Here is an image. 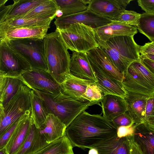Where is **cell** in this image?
<instances>
[{"label":"cell","instance_id":"obj_14","mask_svg":"<svg viewBox=\"0 0 154 154\" xmlns=\"http://www.w3.org/2000/svg\"><path fill=\"white\" fill-rule=\"evenodd\" d=\"M86 54L89 61L96 65L111 78L122 82L124 74L118 69L99 46L87 51Z\"/></svg>","mask_w":154,"mask_h":154},{"label":"cell","instance_id":"obj_9","mask_svg":"<svg viewBox=\"0 0 154 154\" xmlns=\"http://www.w3.org/2000/svg\"><path fill=\"white\" fill-rule=\"evenodd\" d=\"M23 83L32 90L53 94L62 92L60 84L47 71L31 69L20 75Z\"/></svg>","mask_w":154,"mask_h":154},{"label":"cell","instance_id":"obj_19","mask_svg":"<svg viewBox=\"0 0 154 154\" xmlns=\"http://www.w3.org/2000/svg\"><path fill=\"white\" fill-rule=\"evenodd\" d=\"M127 91L123 98L126 105L127 113L135 124L144 122L145 107L149 96Z\"/></svg>","mask_w":154,"mask_h":154},{"label":"cell","instance_id":"obj_45","mask_svg":"<svg viewBox=\"0 0 154 154\" xmlns=\"http://www.w3.org/2000/svg\"><path fill=\"white\" fill-rule=\"evenodd\" d=\"M12 5H3L0 7V25L5 19V17L10 9Z\"/></svg>","mask_w":154,"mask_h":154},{"label":"cell","instance_id":"obj_15","mask_svg":"<svg viewBox=\"0 0 154 154\" xmlns=\"http://www.w3.org/2000/svg\"><path fill=\"white\" fill-rule=\"evenodd\" d=\"M122 83L123 88L127 91L148 96L154 95V86L147 82L130 65L124 74Z\"/></svg>","mask_w":154,"mask_h":154},{"label":"cell","instance_id":"obj_13","mask_svg":"<svg viewBox=\"0 0 154 154\" xmlns=\"http://www.w3.org/2000/svg\"><path fill=\"white\" fill-rule=\"evenodd\" d=\"M88 61L96 79L95 83L103 96L111 94L123 98L127 91L122 82L111 78L94 63Z\"/></svg>","mask_w":154,"mask_h":154},{"label":"cell","instance_id":"obj_4","mask_svg":"<svg viewBox=\"0 0 154 154\" xmlns=\"http://www.w3.org/2000/svg\"><path fill=\"white\" fill-rule=\"evenodd\" d=\"M33 91L42 99L49 113L57 116L66 127L89 106L97 105L94 102L79 101L62 92L53 94L36 90Z\"/></svg>","mask_w":154,"mask_h":154},{"label":"cell","instance_id":"obj_27","mask_svg":"<svg viewBox=\"0 0 154 154\" xmlns=\"http://www.w3.org/2000/svg\"><path fill=\"white\" fill-rule=\"evenodd\" d=\"M58 9V7L55 0H46L19 17L24 18H54L56 16Z\"/></svg>","mask_w":154,"mask_h":154},{"label":"cell","instance_id":"obj_50","mask_svg":"<svg viewBox=\"0 0 154 154\" xmlns=\"http://www.w3.org/2000/svg\"><path fill=\"white\" fill-rule=\"evenodd\" d=\"M3 110L0 108V118L2 114Z\"/></svg>","mask_w":154,"mask_h":154},{"label":"cell","instance_id":"obj_21","mask_svg":"<svg viewBox=\"0 0 154 154\" xmlns=\"http://www.w3.org/2000/svg\"><path fill=\"white\" fill-rule=\"evenodd\" d=\"M66 128L57 116L49 113L44 122L38 128L39 133L49 144L64 136Z\"/></svg>","mask_w":154,"mask_h":154},{"label":"cell","instance_id":"obj_8","mask_svg":"<svg viewBox=\"0 0 154 154\" xmlns=\"http://www.w3.org/2000/svg\"><path fill=\"white\" fill-rule=\"evenodd\" d=\"M27 60L5 41L0 40V75L18 77L23 72L31 69Z\"/></svg>","mask_w":154,"mask_h":154},{"label":"cell","instance_id":"obj_20","mask_svg":"<svg viewBox=\"0 0 154 154\" xmlns=\"http://www.w3.org/2000/svg\"><path fill=\"white\" fill-rule=\"evenodd\" d=\"M93 82H95L80 79L69 74L60 85L63 94L79 101L92 102L87 100L84 95L88 85Z\"/></svg>","mask_w":154,"mask_h":154},{"label":"cell","instance_id":"obj_41","mask_svg":"<svg viewBox=\"0 0 154 154\" xmlns=\"http://www.w3.org/2000/svg\"><path fill=\"white\" fill-rule=\"evenodd\" d=\"M137 2L145 13L154 14V0H138Z\"/></svg>","mask_w":154,"mask_h":154},{"label":"cell","instance_id":"obj_47","mask_svg":"<svg viewBox=\"0 0 154 154\" xmlns=\"http://www.w3.org/2000/svg\"><path fill=\"white\" fill-rule=\"evenodd\" d=\"M88 154H98L97 150L94 148L90 149L88 152Z\"/></svg>","mask_w":154,"mask_h":154},{"label":"cell","instance_id":"obj_34","mask_svg":"<svg viewBox=\"0 0 154 154\" xmlns=\"http://www.w3.org/2000/svg\"><path fill=\"white\" fill-rule=\"evenodd\" d=\"M140 14L133 11L124 10L115 20L136 27L138 24Z\"/></svg>","mask_w":154,"mask_h":154},{"label":"cell","instance_id":"obj_43","mask_svg":"<svg viewBox=\"0 0 154 154\" xmlns=\"http://www.w3.org/2000/svg\"><path fill=\"white\" fill-rule=\"evenodd\" d=\"M140 62L148 69L154 74V61L146 58H140Z\"/></svg>","mask_w":154,"mask_h":154},{"label":"cell","instance_id":"obj_44","mask_svg":"<svg viewBox=\"0 0 154 154\" xmlns=\"http://www.w3.org/2000/svg\"><path fill=\"white\" fill-rule=\"evenodd\" d=\"M7 77L0 75V108L2 110L4 106L2 101L1 97L3 92L7 80Z\"/></svg>","mask_w":154,"mask_h":154},{"label":"cell","instance_id":"obj_2","mask_svg":"<svg viewBox=\"0 0 154 154\" xmlns=\"http://www.w3.org/2000/svg\"><path fill=\"white\" fill-rule=\"evenodd\" d=\"M44 41L48 71L60 84L70 74L71 57L68 49L57 29L47 34Z\"/></svg>","mask_w":154,"mask_h":154},{"label":"cell","instance_id":"obj_3","mask_svg":"<svg viewBox=\"0 0 154 154\" xmlns=\"http://www.w3.org/2000/svg\"><path fill=\"white\" fill-rule=\"evenodd\" d=\"M97 42L123 74L132 63L140 60V45L135 42L133 36H116L105 42Z\"/></svg>","mask_w":154,"mask_h":154},{"label":"cell","instance_id":"obj_36","mask_svg":"<svg viewBox=\"0 0 154 154\" xmlns=\"http://www.w3.org/2000/svg\"><path fill=\"white\" fill-rule=\"evenodd\" d=\"M130 66L151 85L154 86V74L146 68L140 61H135Z\"/></svg>","mask_w":154,"mask_h":154},{"label":"cell","instance_id":"obj_16","mask_svg":"<svg viewBox=\"0 0 154 154\" xmlns=\"http://www.w3.org/2000/svg\"><path fill=\"white\" fill-rule=\"evenodd\" d=\"M132 136L143 154H154V125L145 122L134 124Z\"/></svg>","mask_w":154,"mask_h":154},{"label":"cell","instance_id":"obj_24","mask_svg":"<svg viewBox=\"0 0 154 154\" xmlns=\"http://www.w3.org/2000/svg\"><path fill=\"white\" fill-rule=\"evenodd\" d=\"M48 143L39 132L32 120L27 136L16 154H33L47 146Z\"/></svg>","mask_w":154,"mask_h":154},{"label":"cell","instance_id":"obj_35","mask_svg":"<svg viewBox=\"0 0 154 154\" xmlns=\"http://www.w3.org/2000/svg\"><path fill=\"white\" fill-rule=\"evenodd\" d=\"M84 96L87 100L95 102L100 106V102L103 95L95 82L91 83L88 85Z\"/></svg>","mask_w":154,"mask_h":154},{"label":"cell","instance_id":"obj_23","mask_svg":"<svg viewBox=\"0 0 154 154\" xmlns=\"http://www.w3.org/2000/svg\"><path fill=\"white\" fill-rule=\"evenodd\" d=\"M32 121L30 116H27L14 130L5 147L8 154H16L21 148L28 134Z\"/></svg>","mask_w":154,"mask_h":154},{"label":"cell","instance_id":"obj_18","mask_svg":"<svg viewBox=\"0 0 154 154\" xmlns=\"http://www.w3.org/2000/svg\"><path fill=\"white\" fill-rule=\"evenodd\" d=\"M69 72L70 74L79 78L95 82L97 81L86 53L72 52Z\"/></svg>","mask_w":154,"mask_h":154},{"label":"cell","instance_id":"obj_31","mask_svg":"<svg viewBox=\"0 0 154 154\" xmlns=\"http://www.w3.org/2000/svg\"><path fill=\"white\" fill-rule=\"evenodd\" d=\"M53 18L20 17L5 19L3 22L8 26L15 27H29L50 25Z\"/></svg>","mask_w":154,"mask_h":154},{"label":"cell","instance_id":"obj_11","mask_svg":"<svg viewBox=\"0 0 154 154\" xmlns=\"http://www.w3.org/2000/svg\"><path fill=\"white\" fill-rule=\"evenodd\" d=\"M50 25L15 27L8 26L2 22L0 25V40L7 41L26 38L44 39L47 34Z\"/></svg>","mask_w":154,"mask_h":154},{"label":"cell","instance_id":"obj_33","mask_svg":"<svg viewBox=\"0 0 154 154\" xmlns=\"http://www.w3.org/2000/svg\"><path fill=\"white\" fill-rule=\"evenodd\" d=\"M23 83L20 76L18 77H7L5 85L1 97L3 106L16 94Z\"/></svg>","mask_w":154,"mask_h":154},{"label":"cell","instance_id":"obj_22","mask_svg":"<svg viewBox=\"0 0 154 154\" xmlns=\"http://www.w3.org/2000/svg\"><path fill=\"white\" fill-rule=\"evenodd\" d=\"M100 102L103 116L111 122L116 117L127 112L124 98L119 96L111 94L104 96Z\"/></svg>","mask_w":154,"mask_h":154},{"label":"cell","instance_id":"obj_46","mask_svg":"<svg viewBox=\"0 0 154 154\" xmlns=\"http://www.w3.org/2000/svg\"><path fill=\"white\" fill-rule=\"evenodd\" d=\"M131 141L130 154H143L137 145L134 142L132 136H130Z\"/></svg>","mask_w":154,"mask_h":154},{"label":"cell","instance_id":"obj_7","mask_svg":"<svg viewBox=\"0 0 154 154\" xmlns=\"http://www.w3.org/2000/svg\"><path fill=\"white\" fill-rule=\"evenodd\" d=\"M6 42L27 60L31 69L48 71L44 39L26 38Z\"/></svg>","mask_w":154,"mask_h":154},{"label":"cell","instance_id":"obj_40","mask_svg":"<svg viewBox=\"0 0 154 154\" xmlns=\"http://www.w3.org/2000/svg\"><path fill=\"white\" fill-rule=\"evenodd\" d=\"M139 52L140 58L148 59L154 61V42L140 46Z\"/></svg>","mask_w":154,"mask_h":154},{"label":"cell","instance_id":"obj_1","mask_svg":"<svg viewBox=\"0 0 154 154\" xmlns=\"http://www.w3.org/2000/svg\"><path fill=\"white\" fill-rule=\"evenodd\" d=\"M117 128L101 114L84 111L66 127L65 135L72 146L85 150L117 136Z\"/></svg>","mask_w":154,"mask_h":154},{"label":"cell","instance_id":"obj_5","mask_svg":"<svg viewBox=\"0 0 154 154\" xmlns=\"http://www.w3.org/2000/svg\"><path fill=\"white\" fill-rule=\"evenodd\" d=\"M31 90L23 83L16 94L4 106L0 118V135L21 118L31 115Z\"/></svg>","mask_w":154,"mask_h":154},{"label":"cell","instance_id":"obj_10","mask_svg":"<svg viewBox=\"0 0 154 154\" xmlns=\"http://www.w3.org/2000/svg\"><path fill=\"white\" fill-rule=\"evenodd\" d=\"M113 20L96 14L90 10L75 14L57 17L54 22L56 28L63 29L74 23H82L94 29L107 25Z\"/></svg>","mask_w":154,"mask_h":154},{"label":"cell","instance_id":"obj_49","mask_svg":"<svg viewBox=\"0 0 154 154\" xmlns=\"http://www.w3.org/2000/svg\"><path fill=\"white\" fill-rule=\"evenodd\" d=\"M8 1V0H0V7L5 5V4Z\"/></svg>","mask_w":154,"mask_h":154},{"label":"cell","instance_id":"obj_25","mask_svg":"<svg viewBox=\"0 0 154 154\" xmlns=\"http://www.w3.org/2000/svg\"><path fill=\"white\" fill-rule=\"evenodd\" d=\"M130 136H117L95 146L98 154H130Z\"/></svg>","mask_w":154,"mask_h":154},{"label":"cell","instance_id":"obj_17","mask_svg":"<svg viewBox=\"0 0 154 154\" xmlns=\"http://www.w3.org/2000/svg\"><path fill=\"white\" fill-rule=\"evenodd\" d=\"M96 42L106 41L110 38L122 35L134 36L137 32L136 26L114 20L107 25L94 29Z\"/></svg>","mask_w":154,"mask_h":154},{"label":"cell","instance_id":"obj_12","mask_svg":"<svg viewBox=\"0 0 154 154\" xmlns=\"http://www.w3.org/2000/svg\"><path fill=\"white\" fill-rule=\"evenodd\" d=\"M132 0H91L88 9L101 16L115 20Z\"/></svg>","mask_w":154,"mask_h":154},{"label":"cell","instance_id":"obj_38","mask_svg":"<svg viewBox=\"0 0 154 154\" xmlns=\"http://www.w3.org/2000/svg\"><path fill=\"white\" fill-rule=\"evenodd\" d=\"M144 122L154 125V95L149 96L147 99Z\"/></svg>","mask_w":154,"mask_h":154},{"label":"cell","instance_id":"obj_32","mask_svg":"<svg viewBox=\"0 0 154 154\" xmlns=\"http://www.w3.org/2000/svg\"><path fill=\"white\" fill-rule=\"evenodd\" d=\"M136 27L140 33L147 37L151 42H154V14L145 12L141 14Z\"/></svg>","mask_w":154,"mask_h":154},{"label":"cell","instance_id":"obj_26","mask_svg":"<svg viewBox=\"0 0 154 154\" xmlns=\"http://www.w3.org/2000/svg\"><path fill=\"white\" fill-rule=\"evenodd\" d=\"M30 116L36 127L38 128L44 122L49 113L42 99L33 90L30 92Z\"/></svg>","mask_w":154,"mask_h":154},{"label":"cell","instance_id":"obj_48","mask_svg":"<svg viewBox=\"0 0 154 154\" xmlns=\"http://www.w3.org/2000/svg\"><path fill=\"white\" fill-rule=\"evenodd\" d=\"M0 154H8L5 147L0 149Z\"/></svg>","mask_w":154,"mask_h":154},{"label":"cell","instance_id":"obj_42","mask_svg":"<svg viewBox=\"0 0 154 154\" xmlns=\"http://www.w3.org/2000/svg\"><path fill=\"white\" fill-rule=\"evenodd\" d=\"M134 124L130 126H121L117 128V135L119 138L133 135Z\"/></svg>","mask_w":154,"mask_h":154},{"label":"cell","instance_id":"obj_29","mask_svg":"<svg viewBox=\"0 0 154 154\" xmlns=\"http://www.w3.org/2000/svg\"><path fill=\"white\" fill-rule=\"evenodd\" d=\"M61 12L60 16H68L86 11L91 0H55Z\"/></svg>","mask_w":154,"mask_h":154},{"label":"cell","instance_id":"obj_30","mask_svg":"<svg viewBox=\"0 0 154 154\" xmlns=\"http://www.w3.org/2000/svg\"><path fill=\"white\" fill-rule=\"evenodd\" d=\"M46 0H14L5 19L20 17Z\"/></svg>","mask_w":154,"mask_h":154},{"label":"cell","instance_id":"obj_39","mask_svg":"<svg viewBox=\"0 0 154 154\" xmlns=\"http://www.w3.org/2000/svg\"><path fill=\"white\" fill-rule=\"evenodd\" d=\"M111 122L117 129L121 126H130L134 124L127 112L116 117Z\"/></svg>","mask_w":154,"mask_h":154},{"label":"cell","instance_id":"obj_28","mask_svg":"<svg viewBox=\"0 0 154 154\" xmlns=\"http://www.w3.org/2000/svg\"><path fill=\"white\" fill-rule=\"evenodd\" d=\"M73 146L66 135L33 154H74Z\"/></svg>","mask_w":154,"mask_h":154},{"label":"cell","instance_id":"obj_37","mask_svg":"<svg viewBox=\"0 0 154 154\" xmlns=\"http://www.w3.org/2000/svg\"><path fill=\"white\" fill-rule=\"evenodd\" d=\"M28 116H29L21 118L0 135V149L5 147L16 128L24 119Z\"/></svg>","mask_w":154,"mask_h":154},{"label":"cell","instance_id":"obj_6","mask_svg":"<svg viewBox=\"0 0 154 154\" xmlns=\"http://www.w3.org/2000/svg\"><path fill=\"white\" fill-rule=\"evenodd\" d=\"M57 29L67 49L72 52L86 53L99 46L94 29L89 26L77 23L63 29Z\"/></svg>","mask_w":154,"mask_h":154}]
</instances>
